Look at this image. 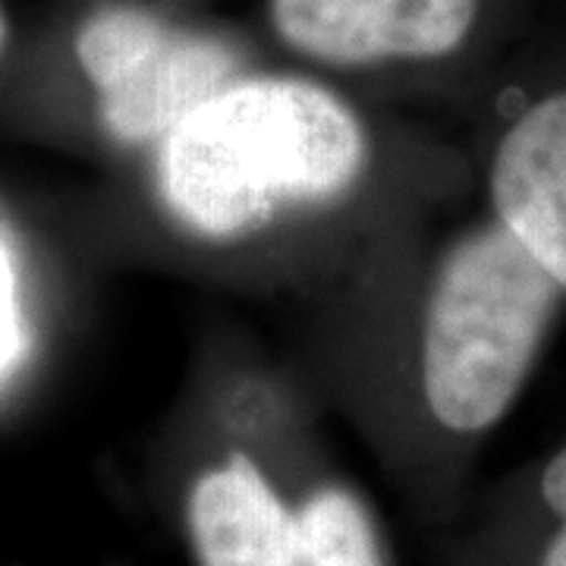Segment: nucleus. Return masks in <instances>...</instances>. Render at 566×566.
<instances>
[{
	"instance_id": "nucleus-9",
	"label": "nucleus",
	"mask_w": 566,
	"mask_h": 566,
	"mask_svg": "<svg viewBox=\"0 0 566 566\" xmlns=\"http://www.w3.org/2000/svg\"><path fill=\"white\" fill-rule=\"evenodd\" d=\"M22 324L20 303H17V277L7 255V245L0 243V375L20 359Z\"/></svg>"
},
{
	"instance_id": "nucleus-8",
	"label": "nucleus",
	"mask_w": 566,
	"mask_h": 566,
	"mask_svg": "<svg viewBox=\"0 0 566 566\" xmlns=\"http://www.w3.org/2000/svg\"><path fill=\"white\" fill-rule=\"evenodd\" d=\"M538 497L551 528L538 554V566H566V444H560L538 472Z\"/></svg>"
},
{
	"instance_id": "nucleus-2",
	"label": "nucleus",
	"mask_w": 566,
	"mask_h": 566,
	"mask_svg": "<svg viewBox=\"0 0 566 566\" xmlns=\"http://www.w3.org/2000/svg\"><path fill=\"white\" fill-rule=\"evenodd\" d=\"M566 296L497 221L465 233L422 318V397L453 434H482L526 390Z\"/></svg>"
},
{
	"instance_id": "nucleus-7",
	"label": "nucleus",
	"mask_w": 566,
	"mask_h": 566,
	"mask_svg": "<svg viewBox=\"0 0 566 566\" xmlns=\"http://www.w3.org/2000/svg\"><path fill=\"white\" fill-rule=\"evenodd\" d=\"M296 566H381L375 526L344 488L315 491L300 510Z\"/></svg>"
},
{
	"instance_id": "nucleus-10",
	"label": "nucleus",
	"mask_w": 566,
	"mask_h": 566,
	"mask_svg": "<svg viewBox=\"0 0 566 566\" xmlns=\"http://www.w3.org/2000/svg\"><path fill=\"white\" fill-rule=\"evenodd\" d=\"M3 44H7V22H3V13H0V54H3Z\"/></svg>"
},
{
	"instance_id": "nucleus-5",
	"label": "nucleus",
	"mask_w": 566,
	"mask_h": 566,
	"mask_svg": "<svg viewBox=\"0 0 566 566\" xmlns=\"http://www.w3.org/2000/svg\"><path fill=\"white\" fill-rule=\"evenodd\" d=\"M494 221L566 296V85L528 102L491 155Z\"/></svg>"
},
{
	"instance_id": "nucleus-3",
	"label": "nucleus",
	"mask_w": 566,
	"mask_h": 566,
	"mask_svg": "<svg viewBox=\"0 0 566 566\" xmlns=\"http://www.w3.org/2000/svg\"><path fill=\"white\" fill-rule=\"evenodd\" d=\"M76 57L111 139L164 142L205 98L237 80L230 44L180 32L142 7H104L82 22Z\"/></svg>"
},
{
	"instance_id": "nucleus-1",
	"label": "nucleus",
	"mask_w": 566,
	"mask_h": 566,
	"mask_svg": "<svg viewBox=\"0 0 566 566\" xmlns=\"http://www.w3.org/2000/svg\"><path fill=\"white\" fill-rule=\"evenodd\" d=\"M353 107L300 76L230 80L161 142V192L205 240H237L286 208L344 196L365 167Z\"/></svg>"
},
{
	"instance_id": "nucleus-6",
	"label": "nucleus",
	"mask_w": 566,
	"mask_h": 566,
	"mask_svg": "<svg viewBox=\"0 0 566 566\" xmlns=\"http://www.w3.org/2000/svg\"><path fill=\"white\" fill-rule=\"evenodd\" d=\"M186 523L199 566H296L300 516L243 453L196 479Z\"/></svg>"
},
{
	"instance_id": "nucleus-4",
	"label": "nucleus",
	"mask_w": 566,
	"mask_h": 566,
	"mask_svg": "<svg viewBox=\"0 0 566 566\" xmlns=\"http://www.w3.org/2000/svg\"><path fill=\"white\" fill-rule=\"evenodd\" d=\"M475 17L479 0H271L277 39L331 66L447 57Z\"/></svg>"
}]
</instances>
